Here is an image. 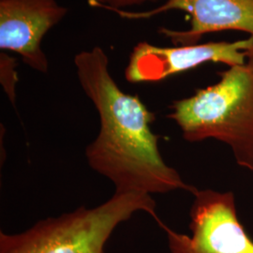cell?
<instances>
[{"label": "cell", "mask_w": 253, "mask_h": 253, "mask_svg": "<svg viewBox=\"0 0 253 253\" xmlns=\"http://www.w3.org/2000/svg\"><path fill=\"white\" fill-rule=\"evenodd\" d=\"M82 88L97 109L100 130L87 145L91 169L106 177L115 192L163 194L197 188L163 161L159 136L151 129L155 117L137 96L121 90L109 72V58L100 47L74 57Z\"/></svg>", "instance_id": "6da1fadb"}, {"label": "cell", "mask_w": 253, "mask_h": 253, "mask_svg": "<svg viewBox=\"0 0 253 253\" xmlns=\"http://www.w3.org/2000/svg\"><path fill=\"white\" fill-rule=\"evenodd\" d=\"M219 75L216 84L174 101L168 118L186 141H219L231 148L238 166L253 172V50L244 64Z\"/></svg>", "instance_id": "7a4b0ae2"}, {"label": "cell", "mask_w": 253, "mask_h": 253, "mask_svg": "<svg viewBox=\"0 0 253 253\" xmlns=\"http://www.w3.org/2000/svg\"><path fill=\"white\" fill-rule=\"evenodd\" d=\"M152 195L117 193L96 208L84 207L61 216L47 217L20 234L0 233V253H104L117 227L137 212L160 223Z\"/></svg>", "instance_id": "3957f363"}, {"label": "cell", "mask_w": 253, "mask_h": 253, "mask_svg": "<svg viewBox=\"0 0 253 253\" xmlns=\"http://www.w3.org/2000/svg\"><path fill=\"white\" fill-rule=\"evenodd\" d=\"M190 208V235L159 224L170 253H253V240L240 222L232 191L197 190Z\"/></svg>", "instance_id": "277c9868"}, {"label": "cell", "mask_w": 253, "mask_h": 253, "mask_svg": "<svg viewBox=\"0 0 253 253\" xmlns=\"http://www.w3.org/2000/svg\"><path fill=\"white\" fill-rule=\"evenodd\" d=\"M253 50V37L234 42L159 47L139 42L133 48L125 70L126 80L132 84L159 82L187 72L206 62H219L229 67L242 65Z\"/></svg>", "instance_id": "5b68a950"}, {"label": "cell", "mask_w": 253, "mask_h": 253, "mask_svg": "<svg viewBox=\"0 0 253 253\" xmlns=\"http://www.w3.org/2000/svg\"><path fill=\"white\" fill-rule=\"evenodd\" d=\"M67 12L55 0H0L1 50L15 52L33 70L47 73L49 63L42 42Z\"/></svg>", "instance_id": "8992f818"}, {"label": "cell", "mask_w": 253, "mask_h": 253, "mask_svg": "<svg viewBox=\"0 0 253 253\" xmlns=\"http://www.w3.org/2000/svg\"><path fill=\"white\" fill-rule=\"evenodd\" d=\"M105 9L130 20L151 18L172 9L188 12L191 19L190 29L174 31L161 28L160 30L175 45L197 44L205 34L224 30H239L253 37V0H167L161 7L148 11Z\"/></svg>", "instance_id": "52a82bcc"}, {"label": "cell", "mask_w": 253, "mask_h": 253, "mask_svg": "<svg viewBox=\"0 0 253 253\" xmlns=\"http://www.w3.org/2000/svg\"><path fill=\"white\" fill-rule=\"evenodd\" d=\"M158 0H88V4L93 8H113L123 9V8L141 5L146 2H155Z\"/></svg>", "instance_id": "ba28073f"}]
</instances>
